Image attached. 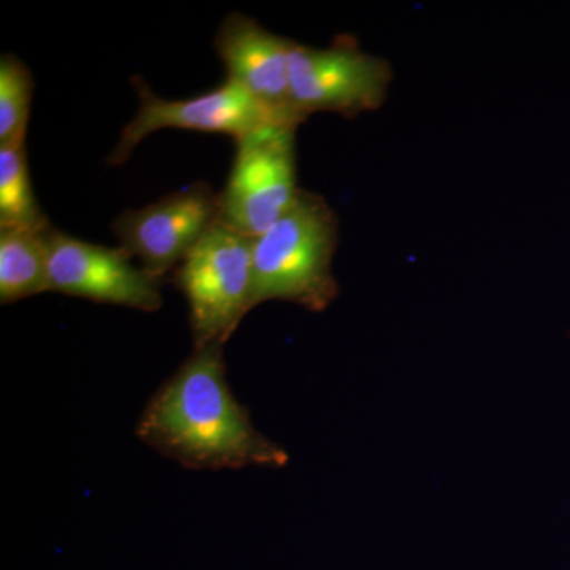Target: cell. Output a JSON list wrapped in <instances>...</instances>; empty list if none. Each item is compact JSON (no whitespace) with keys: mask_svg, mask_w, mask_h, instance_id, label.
Listing matches in <instances>:
<instances>
[{"mask_svg":"<svg viewBox=\"0 0 570 570\" xmlns=\"http://www.w3.org/2000/svg\"><path fill=\"white\" fill-rule=\"evenodd\" d=\"M298 127L268 124L235 140L230 175L219 194V223L257 238L295 204Z\"/></svg>","mask_w":570,"mask_h":570,"instance_id":"cell-4","label":"cell"},{"mask_svg":"<svg viewBox=\"0 0 570 570\" xmlns=\"http://www.w3.org/2000/svg\"><path fill=\"white\" fill-rule=\"evenodd\" d=\"M33 100L32 71L18 56L0 58V146L26 142Z\"/></svg>","mask_w":570,"mask_h":570,"instance_id":"cell-12","label":"cell"},{"mask_svg":"<svg viewBox=\"0 0 570 570\" xmlns=\"http://www.w3.org/2000/svg\"><path fill=\"white\" fill-rule=\"evenodd\" d=\"M295 41L276 36L253 18L230 13L217 29L214 48L227 69V80L246 89L281 121H306L291 96V52Z\"/></svg>","mask_w":570,"mask_h":570,"instance_id":"cell-9","label":"cell"},{"mask_svg":"<svg viewBox=\"0 0 570 570\" xmlns=\"http://www.w3.org/2000/svg\"><path fill=\"white\" fill-rule=\"evenodd\" d=\"M50 292L47 230H0V303Z\"/></svg>","mask_w":570,"mask_h":570,"instance_id":"cell-10","label":"cell"},{"mask_svg":"<svg viewBox=\"0 0 570 570\" xmlns=\"http://www.w3.org/2000/svg\"><path fill=\"white\" fill-rule=\"evenodd\" d=\"M47 245L50 292L142 313L163 307L160 281L135 265L122 247L92 245L55 227L47 230Z\"/></svg>","mask_w":570,"mask_h":570,"instance_id":"cell-8","label":"cell"},{"mask_svg":"<svg viewBox=\"0 0 570 570\" xmlns=\"http://www.w3.org/2000/svg\"><path fill=\"white\" fill-rule=\"evenodd\" d=\"M137 436L160 455L198 471L287 466L288 453L255 428L232 393L224 346L194 347L193 355L154 393Z\"/></svg>","mask_w":570,"mask_h":570,"instance_id":"cell-1","label":"cell"},{"mask_svg":"<svg viewBox=\"0 0 570 570\" xmlns=\"http://www.w3.org/2000/svg\"><path fill=\"white\" fill-rule=\"evenodd\" d=\"M340 223L321 195L303 190L287 213L254 238L253 303L287 302L322 313L340 295L333 258Z\"/></svg>","mask_w":570,"mask_h":570,"instance_id":"cell-2","label":"cell"},{"mask_svg":"<svg viewBox=\"0 0 570 570\" xmlns=\"http://www.w3.org/2000/svg\"><path fill=\"white\" fill-rule=\"evenodd\" d=\"M253 246L250 236L217 223L175 269L195 347L225 346L253 311Z\"/></svg>","mask_w":570,"mask_h":570,"instance_id":"cell-3","label":"cell"},{"mask_svg":"<svg viewBox=\"0 0 570 570\" xmlns=\"http://www.w3.org/2000/svg\"><path fill=\"white\" fill-rule=\"evenodd\" d=\"M140 105L132 121L124 127L119 141L107 157L112 167L126 164L146 137L163 129L197 130L236 138L268 124H284L257 102L246 89L225 78L224 85L193 99L168 100L157 96L141 78H132ZM296 127V126H294Z\"/></svg>","mask_w":570,"mask_h":570,"instance_id":"cell-6","label":"cell"},{"mask_svg":"<svg viewBox=\"0 0 570 570\" xmlns=\"http://www.w3.org/2000/svg\"><path fill=\"white\" fill-rule=\"evenodd\" d=\"M393 71L384 58L351 43L313 48L295 43L291 52V96L303 119L313 112L352 116L377 110L387 100Z\"/></svg>","mask_w":570,"mask_h":570,"instance_id":"cell-5","label":"cell"},{"mask_svg":"<svg viewBox=\"0 0 570 570\" xmlns=\"http://www.w3.org/2000/svg\"><path fill=\"white\" fill-rule=\"evenodd\" d=\"M219 223V194L194 183L112 220V232L130 257L156 279L178 268L205 235Z\"/></svg>","mask_w":570,"mask_h":570,"instance_id":"cell-7","label":"cell"},{"mask_svg":"<svg viewBox=\"0 0 570 570\" xmlns=\"http://www.w3.org/2000/svg\"><path fill=\"white\" fill-rule=\"evenodd\" d=\"M50 227L33 193L26 142L0 146V230L45 232Z\"/></svg>","mask_w":570,"mask_h":570,"instance_id":"cell-11","label":"cell"}]
</instances>
